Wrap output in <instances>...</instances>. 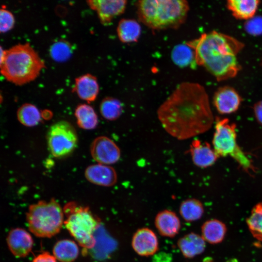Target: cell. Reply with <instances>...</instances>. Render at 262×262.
Wrapping results in <instances>:
<instances>
[{
    "label": "cell",
    "instance_id": "28",
    "mask_svg": "<svg viewBox=\"0 0 262 262\" xmlns=\"http://www.w3.org/2000/svg\"><path fill=\"white\" fill-rule=\"evenodd\" d=\"M246 224L252 236L262 242V202L252 208L246 220Z\"/></svg>",
    "mask_w": 262,
    "mask_h": 262
},
{
    "label": "cell",
    "instance_id": "19",
    "mask_svg": "<svg viewBox=\"0 0 262 262\" xmlns=\"http://www.w3.org/2000/svg\"><path fill=\"white\" fill-rule=\"evenodd\" d=\"M201 236L206 242L214 245L222 242L225 238L227 227L221 221L212 219L205 221L201 228Z\"/></svg>",
    "mask_w": 262,
    "mask_h": 262
},
{
    "label": "cell",
    "instance_id": "25",
    "mask_svg": "<svg viewBox=\"0 0 262 262\" xmlns=\"http://www.w3.org/2000/svg\"><path fill=\"white\" fill-rule=\"evenodd\" d=\"M179 213L183 219L187 222H192L200 219L204 213V208L201 202L197 199H186L180 203Z\"/></svg>",
    "mask_w": 262,
    "mask_h": 262
},
{
    "label": "cell",
    "instance_id": "11",
    "mask_svg": "<svg viewBox=\"0 0 262 262\" xmlns=\"http://www.w3.org/2000/svg\"><path fill=\"white\" fill-rule=\"evenodd\" d=\"M159 240L155 233L148 228L137 229L132 236L131 246L139 256L154 255L159 249Z\"/></svg>",
    "mask_w": 262,
    "mask_h": 262
},
{
    "label": "cell",
    "instance_id": "32",
    "mask_svg": "<svg viewBox=\"0 0 262 262\" xmlns=\"http://www.w3.org/2000/svg\"><path fill=\"white\" fill-rule=\"evenodd\" d=\"M56 260L53 255L43 252L35 256L32 262H56Z\"/></svg>",
    "mask_w": 262,
    "mask_h": 262
},
{
    "label": "cell",
    "instance_id": "7",
    "mask_svg": "<svg viewBox=\"0 0 262 262\" xmlns=\"http://www.w3.org/2000/svg\"><path fill=\"white\" fill-rule=\"evenodd\" d=\"M214 128L212 144L218 157L229 156L246 172H255L252 161L237 143L236 124L227 118L217 117Z\"/></svg>",
    "mask_w": 262,
    "mask_h": 262
},
{
    "label": "cell",
    "instance_id": "33",
    "mask_svg": "<svg viewBox=\"0 0 262 262\" xmlns=\"http://www.w3.org/2000/svg\"><path fill=\"white\" fill-rule=\"evenodd\" d=\"M253 112L257 122L262 125V100L259 101L254 104Z\"/></svg>",
    "mask_w": 262,
    "mask_h": 262
},
{
    "label": "cell",
    "instance_id": "9",
    "mask_svg": "<svg viewBox=\"0 0 262 262\" xmlns=\"http://www.w3.org/2000/svg\"><path fill=\"white\" fill-rule=\"evenodd\" d=\"M92 158L98 164L110 165L117 163L121 157L118 146L110 138L105 136L96 138L90 145Z\"/></svg>",
    "mask_w": 262,
    "mask_h": 262
},
{
    "label": "cell",
    "instance_id": "2",
    "mask_svg": "<svg viewBox=\"0 0 262 262\" xmlns=\"http://www.w3.org/2000/svg\"><path fill=\"white\" fill-rule=\"evenodd\" d=\"M186 43L194 50L196 64L218 81L234 77L241 69L237 55L244 44L231 36L213 31Z\"/></svg>",
    "mask_w": 262,
    "mask_h": 262
},
{
    "label": "cell",
    "instance_id": "21",
    "mask_svg": "<svg viewBox=\"0 0 262 262\" xmlns=\"http://www.w3.org/2000/svg\"><path fill=\"white\" fill-rule=\"evenodd\" d=\"M116 31L121 42L130 43L137 41L141 35V27L134 19L123 18L119 21Z\"/></svg>",
    "mask_w": 262,
    "mask_h": 262
},
{
    "label": "cell",
    "instance_id": "10",
    "mask_svg": "<svg viewBox=\"0 0 262 262\" xmlns=\"http://www.w3.org/2000/svg\"><path fill=\"white\" fill-rule=\"evenodd\" d=\"M86 2L95 10L100 23L108 26L116 16L124 13L127 1L125 0H89Z\"/></svg>",
    "mask_w": 262,
    "mask_h": 262
},
{
    "label": "cell",
    "instance_id": "5",
    "mask_svg": "<svg viewBox=\"0 0 262 262\" xmlns=\"http://www.w3.org/2000/svg\"><path fill=\"white\" fill-rule=\"evenodd\" d=\"M64 225L70 235L85 251L93 248L96 241L95 233L100 226L99 219L87 206L71 201L63 207Z\"/></svg>",
    "mask_w": 262,
    "mask_h": 262
},
{
    "label": "cell",
    "instance_id": "29",
    "mask_svg": "<svg viewBox=\"0 0 262 262\" xmlns=\"http://www.w3.org/2000/svg\"><path fill=\"white\" fill-rule=\"evenodd\" d=\"M49 52L51 58L54 61L64 62L71 57L72 54V46L67 40L61 39L50 46Z\"/></svg>",
    "mask_w": 262,
    "mask_h": 262
},
{
    "label": "cell",
    "instance_id": "18",
    "mask_svg": "<svg viewBox=\"0 0 262 262\" xmlns=\"http://www.w3.org/2000/svg\"><path fill=\"white\" fill-rule=\"evenodd\" d=\"M177 246L185 258L191 259L204 251L206 242L201 235L195 232H190L178 240Z\"/></svg>",
    "mask_w": 262,
    "mask_h": 262
},
{
    "label": "cell",
    "instance_id": "30",
    "mask_svg": "<svg viewBox=\"0 0 262 262\" xmlns=\"http://www.w3.org/2000/svg\"><path fill=\"white\" fill-rule=\"evenodd\" d=\"M0 10V32L4 33L11 30L14 26L15 19L13 14L5 8Z\"/></svg>",
    "mask_w": 262,
    "mask_h": 262
},
{
    "label": "cell",
    "instance_id": "6",
    "mask_svg": "<svg viewBox=\"0 0 262 262\" xmlns=\"http://www.w3.org/2000/svg\"><path fill=\"white\" fill-rule=\"evenodd\" d=\"M64 218L63 208L54 198L31 205L26 213L29 230L41 238H50L58 234L64 224Z\"/></svg>",
    "mask_w": 262,
    "mask_h": 262
},
{
    "label": "cell",
    "instance_id": "1",
    "mask_svg": "<svg viewBox=\"0 0 262 262\" xmlns=\"http://www.w3.org/2000/svg\"><path fill=\"white\" fill-rule=\"evenodd\" d=\"M163 128L180 140L208 131L213 123L208 95L200 84L182 82L160 105L157 111Z\"/></svg>",
    "mask_w": 262,
    "mask_h": 262
},
{
    "label": "cell",
    "instance_id": "16",
    "mask_svg": "<svg viewBox=\"0 0 262 262\" xmlns=\"http://www.w3.org/2000/svg\"><path fill=\"white\" fill-rule=\"evenodd\" d=\"M154 224L159 234L168 238L176 236L181 228L180 221L177 214L169 210L159 212L155 216Z\"/></svg>",
    "mask_w": 262,
    "mask_h": 262
},
{
    "label": "cell",
    "instance_id": "3",
    "mask_svg": "<svg viewBox=\"0 0 262 262\" xmlns=\"http://www.w3.org/2000/svg\"><path fill=\"white\" fill-rule=\"evenodd\" d=\"M136 5L139 21L155 30L178 28L189 11L185 0H141Z\"/></svg>",
    "mask_w": 262,
    "mask_h": 262
},
{
    "label": "cell",
    "instance_id": "23",
    "mask_svg": "<svg viewBox=\"0 0 262 262\" xmlns=\"http://www.w3.org/2000/svg\"><path fill=\"white\" fill-rule=\"evenodd\" d=\"M74 115L79 127L84 130H93L98 124V116L94 108L83 103L78 105L75 109Z\"/></svg>",
    "mask_w": 262,
    "mask_h": 262
},
{
    "label": "cell",
    "instance_id": "13",
    "mask_svg": "<svg viewBox=\"0 0 262 262\" xmlns=\"http://www.w3.org/2000/svg\"><path fill=\"white\" fill-rule=\"evenodd\" d=\"M7 244L12 254L16 258H24L31 252L33 241L25 229L17 228L11 229L6 238Z\"/></svg>",
    "mask_w": 262,
    "mask_h": 262
},
{
    "label": "cell",
    "instance_id": "27",
    "mask_svg": "<svg viewBox=\"0 0 262 262\" xmlns=\"http://www.w3.org/2000/svg\"><path fill=\"white\" fill-rule=\"evenodd\" d=\"M99 111L102 117L106 120H115L122 113V104L117 98L106 97L100 102Z\"/></svg>",
    "mask_w": 262,
    "mask_h": 262
},
{
    "label": "cell",
    "instance_id": "20",
    "mask_svg": "<svg viewBox=\"0 0 262 262\" xmlns=\"http://www.w3.org/2000/svg\"><path fill=\"white\" fill-rule=\"evenodd\" d=\"M260 1L258 0H229L227 7L238 19H249L254 16Z\"/></svg>",
    "mask_w": 262,
    "mask_h": 262
},
{
    "label": "cell",
    "instance_id": "8",
    "mask_svg": "<svg viewBox=\"0 0 262 262\" xmlns=\"http://www.w3.org/2000/svg\"><path fill=\"white\" fill-rule=\"evenodd\" d=\"M48 148L56 158L70 154L76 148L78 135L75 128L69 122L57 121L49 127L47 134Z\"/></svg>",
    "mask_w": 262,
    "mask_h": 262
},
{
    "label": "cell",
    "instance_id": "12",
    "mask_svg": "<svg viewBox=\"0 0 262 262\" xmlns=\"http://www.w3.org/2000/svg\"><path fill=\"white\" fill-rule=\"evenodd\" d=\"M242 101V98L236 90L229 86L219 88L213 97L214 106L221 115L235 112L238 110Z\"/></svg>",
    "mask_w": 262,
    "mask_h": 262
},
{
    "label": "cell",
    "instance_id": "14",
    "mask_svg": "<svg viewBox=\"0 0 262 262\" xmlns=\"http://www.w3.org/2000/svg\"><path fill=\"white\" fill-rule=\"evenodd\" d=\"M188 152L194 164L201 168L212 166L219 158L209 143L199 139H195L191 142Z\"/></svg>",
    "mask_w": 262,
    "mask_h": 262
},
{
    "label": "cell",
    "instance_id": "31",
    "mask_svg": "<svg viewBox=\"0 0 262 262\" xmlns=\"http://www.w3.org/2000/svg\"><path fill=\"white\" fill-rule=\"evenodd\" d=\"M245 31L249 34L258 36L262 34V16H256L248 19L244 25Z\"/></svg>",
    "mask_w": 262,
    "mask_h": 262
},
{
    "label": "cell",
    "instance_id": "24",
    "mask_svg": "<svg viewBox=\"0 0 262 262\" xmlns=\"http://www.w3.org/2000/svg\"><path fill=\"white\" fill-rule=\"evenodd\" d=\"M171 57L174 63L181 67L196 64L194 50L186 43L175 46L172 50Z\"/></svg>",
    "mask_w": 262,
    "mask_h": 262
},
{
    "label": "cell",
    "instance_id": "26",
    "mask_svg": "<svg viewBox=\"0 0 262 262\" xmlns=\"http://www.w3.org/2000/svg\"><path fill=\"white\" fill-rule=\"evenodd\" d=\"M17 118L19 122L26 127H33L41 120V114L38 109L31 103L22 104L17 111Z\"/></svg>",
    "mask_w": 262,
    "mask_h": 262
},
{
    "label": "cell",
    "instance_id": "4",
    "mask_svg": "<svg viewBox=\"0 0 262 262\" xmlns=\"http://www.w3.org/2000/svg\"><path fill=\"white\" fill-rule=\"evenodd\" d=\"M0 73L9 82L22 85L34 80L45 67L44 61L29 43L6 50Z\"/></svg>",
    "mask_w": 262,
    "mask_h": 262
},
{
    "label": "cell",
    "instance_id": "17",
    "mask_svg": "<svg viewBox=\"0 0 262 262\" xmlns=\"http://www.w3.org/2000/svg\"><path fill=\"white\" fill-rule=\"evenodd\" d=\"M72 91L88 103L94 101L99 92V85L97 77L89 74L81 75L75 80Z\"/></svg>",
    "mask_w": 262,
    "mask_h": 262
},
{
    "label": "cell",
    "instance_id": "15",
    "mask_svg": "<svg viewBox=\"0 0 262 262\" xmlns=\"http://www.w3.org/2000/svg\"><path fill=\"white\" fill-rule=\"evenodd\" d=\"M86 179L91 183L104 187L114 185L117 180V175L112 166L100 164H92L85 169Z\"/></svg>",
    "mask_w": 262,
    "mask_h": 262
},
{
    "label": "cell",
    "instance_id": "22",
    "mask_svg": "<svg viewBox=\"0 0 262 262\" xmlns=\"http://www.w3.org/2000/svg\"><path fill=\"white\" fill-rule=\"evenodd\" d=\"M52 252L54 257L60 262H73L79 255V248L75 242L63 239L55 243Z\"/></svg>",
    "mask_w": 262,
    "mask_h": 262
}]
</instances>
